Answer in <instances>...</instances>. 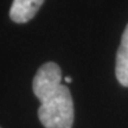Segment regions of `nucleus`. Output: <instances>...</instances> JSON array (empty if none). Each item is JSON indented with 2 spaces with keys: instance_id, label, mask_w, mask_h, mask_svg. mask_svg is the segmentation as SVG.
I'll list each match as a JSON object with an SVG mask.
<instances>
[{
  "instance_id": "obj_3",
  "label": "nucleus",
  "mask_w": 128,
  "mask_h": 128,
  "mask_svg": "<svg viewBox=\"0 0 128 128\" xmlns=\"http://www.w3.org/2000/svg\"><path fill=\"white\" fill-rule=\"evenodd\" d=\"M44 0H13L10 18L18 24L28 23L37 14Z\"/></svg>"
},
{
  "instance_id": "obj_2",
  "label": "nucleus",
  "mask_w": 128,
  "mask_h": 128,
  "mask_svg": "<svg viewBox=\"0 0 128 128\" xmlns=\"http://www.w3.org/2000/svg\"><path fill=\"white\" fill-rule=\"evenodd\" d=\"M62 87V71L60 68L54 62L43 64L38 69L33 78L32 88L38 100L43 103L58 92Z\"/></svg>"
},
{
  "instance_id": "obj_1",
  "label": "nucleus",
  "mask_w": 128,
  "mask_h": 128,
  "mask_svg": "<svg viewBox=\"0 0 128 128\" xmlns=\"http://www.w3.org/2000/svg\"><path fill=\"white\" fill-rule=\"evenodd\" d=\"M38 118L45 128H71L74 124V102L66 86L40 103Z\"/></svg>"
},
{
  "instance_id": "obj_5",
  "label": "nucleus",
  "mask_w": 128,
  "mask_h": 128,
  "mask_svg": "<svg viewBox=\"0 0 128 128\" xmlns=\"http://www.w3.org/2000/svg\"><path fill=\"white\" fill-rule=\"evenodd\" d=\"M65 82H71V77H65Z\"/></svg>"
},
{
  "instance_id": "obj_4",
  "label": "nucleus",
  "mask_w": 128,
  "mask_h": 128,
  "mask_svg": "<svg viewBox=\"0 0 128 128\" xmlns=\"http://www.w3.org/2000/svg\"><path fill=\"white\" fill-rule=\"evenodd\" d=\"M115 74L118 81L124 87H128V25L124 28L121 44L116 54Z\"/></svg>"
}]
</instances>
